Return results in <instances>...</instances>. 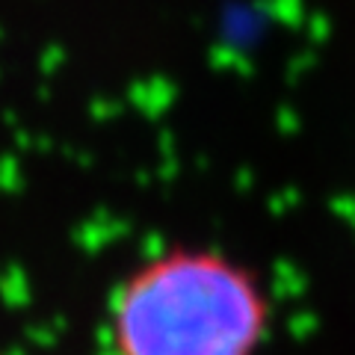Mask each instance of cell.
<instances>
[{
    "label": "cell",
    "mask_w": 355,
    "mask_h": 355,
    "mask_svg": "<svg viewBox=\"0 0 355 355\" xmlns=\"http://www.w3.org/2000/svg\"><path fill=\"white\" fill-rule=\"evenodd\" d=\"M113 355H258L261 287L214 252H172L125 279L110 305Z\"/></svg>",
    "instance_id": "1"
}]
</instances>
